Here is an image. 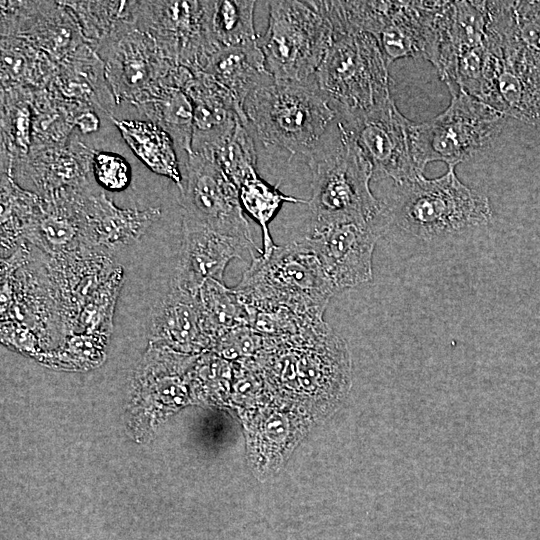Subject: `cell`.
Segmentation results:
<instances>
[{"instance_id": "8", "label": "cell", "mask_w": 540, "mask_h": 540, "mask_svg": "<svg viewBox=\"0 0 540 540\" xmlns=\"http://www.w3.org/2000/svg\"><path fill=\"white\" fill-rule=\"evenodd\" d=\"M448 1H339L344 23L373 35L386 62L422 57L433 63Z\"/></svg>"}, {"instance_id": "12", "label": "cell", "mask_w": 540, "mask_h": 540, "mask_svg": "<svg viewBox=\"0 0 540 540\" xmlns=\"http://www.w3.org/2000/svg\"><path fill=\"white\" fill-rule=\"evenodd\" d=\"M135 26L148 34L171 63L202 71L217 51L205 15V1H141Z\"/></svg>"}, {"instance_id": "22", "label": "cell", "mask_w": 540, "mask_h": 540, "mask_svg": "<svg viewBox=\"0 0 540 540\" xmlns=\"http://www.w3.org/2000/svg\"><path fill=\"white\" fill-rule=\"evenodd\" d=\"M108 116L139 160L154 173L172 180L182 191L183 176L171 136L149 120H119Z\"/></svg>"}, {"instance_id": "3", "label": "cell", "mask_w": 540, "mask_h": 540, "mask_svg": "<svg viewBox=\"0 0 540 540\" xmlns=\"http://www.w3.org/2000/svg\"><path fill=\"white\" fill-rule=\"evenodd\" d=\"M306 157L312 173L310 218L387 222L370 188L372 164L340 121Z\"/></svg>"}, {"instance_id": "2", "label": "cell", "mask_w": 540, "mask_h": 540, "mask_svg": "<svg viewBox=\"0 0 540 540\" xmlns=\"http://www.w3.org/2000/svg\"><path fill=\"white\" fill-rule=\"evenodd\" d=\"M383 213L388 222L425 241L445 239L489 225V198L463 184L454 168L434 179L419 176L397 185Z\"/></svg>"}, {"instance_id": "13", "label": "cell", "mask_w": 540, "mask_h": 540, "mask_svg": "<svg viewBox=\"0 0 540 540\" xmlns=\"http://www.w3.org/2000/svg\"><path fill=\"white\" fill-rule=\"evenodd\" d=\"M104 75L115 100L135 104L178 66L168 61L155 41L135 24L120 26L97 47Z\"/></svg>"}, {"instance_id": "7", "label": "cell", "mask_w": 540, "mask_h": 540, "mask_svg": "<svg viewBox=\"0 0 540 540\" xmlns=\"http://www.w3.org/2000/svg\"><path fill=\"white\" fill-rule=\"evenodd\" d=\"M268 26L258 36L268 73L275 80L314 76L334 40L326 1H267Z\"/></svg>"}, {"instance_id": "27", "label": "cell", "mask_w": 540, "mask_h": 540, "mask_svg": "<svg viewBox=\"0 0 540 540\" xmlns=\"http://www.w3.org/2000/svg\"><path fill=\"white\" fill-rule=\"evenodd\" d=\"M206 327L216 341L225 332L248 326V312L234 289L224 282L207 280L198 292Z\"/></svg>"}, {"instance_id": "17", "label": "cell", "mask_w": 540, "mask_h": 540, "mask_svg": "<svg viewBox=\"0 0 540 540\" xmlns=\"http://www.w3.org/2000/svg\"><path fill=\"white\" fill-rule=\"evenodd\" d=\"M253 248L245 242L218 233L188 217H182V241L173 280L198 294L207 280L223 282L229 262Z\"/></svg>"}, {"instance_id": "23", "label": "cell", "mask_w": 540, "mask_h": 540, "mask_svg": "<svg viewBox=\"0 0 540 540\" xmlns=\"http://www.w3.org/2000/svg\"><path fill=\"white\" fill-rule=\"evenodd\" d=\"M149 121L163 128L175 146L192 153L193 106L187 93L178 85L164 80L136 103Z\"/></svg>"}, {"instance_id": "16", "label": "cell", "mask_w": 540, "mask_h": 540, "mask_svg": "<svg viewBox=\"0 0 540 540\" xmlns=\"http://www.w3.org/2000/svg\"><path fill=\"white\" fill-rule=\"evenodd\" d=\"M79 207L80 245L88 253H111L134 243L160 216L158 208L120 209L88 187L80 194Z\"/></svg>"}, {"instance_id": "28", "label": "cell", "mask_w": 540, "mask_h": 540, "mask_svg": "<svg viewBox=\"0 0 540 540\" xmlns=\"http://www.w3.org/2000/svg\"><path fill=\"white\" fill-rule=\"evenodd\" d=\"M214 156L236 187L257 172V153L248 124L240 121L232 137Z\"/></svg>"}, {"instance_id": "6", "label": "cell", "mask_w": 540, "mask_h": 540, "mask_svg": "<svg viewBox=\"0 0 540 540\" xmlns=\"http://www.w3.org/2000/svg\"><path fill=\"white\" fill-rule=\"evenodd\" d=\"M388 66L373 35L348 30L334 34L313 78L341 118L368 112L392 99Z\"/></svg>"}, {"instance_id": "26", "label": "cell", "mask_w": 540, "mask_h": 540, "mask_svg": "<svg viewBox=\"0 0 540 540\" xmlns=\"http://www.w3.org/2000/svg\"><path fill=\"white\" fill-rule=\"evenodd\" d=\"M239 199L244 213L248 214L262 231L261 256L267 257L275 249L270 234L269 224L281 206L285 203L308 204V200L283 194L276 186L262 179L254 172L237 187Z\"/></svg>"}, {"instance_id": "24", "label": "cell", "mask_w": 540, "mask_h": 540, "mask_svg": "<svg viewBox=\"0 0 540 540\" xmlns=\"http://www.w3.org/2000/svg\"><path fill=\"white\" fill-rule=\"evenodd\" d=\"M488 29L540 65V1H487Z\"/></svg>"}, {"instance_id": "9", "label": "cell", "mask_w": 540, "mask_h": 540, "mask_svg": "<svg viewBox=\"0 0 540 540\" xmlns=\"http://www.w3.org/2000/svg\"><path fill=\"white\" fill-rule=\"evenodd\" d=\"M448 108L435 118L411 125L412 155L418 171L441 161L448 168L474 156L500 133L506 116L484 102L457 90Z\"/></svg>"}, {"instance_id": "25", "label": "cell", "mask_w": 540, "mask_h": 540, "mask_svg": "<svg viewBox=\"0 0 540 540\" xmlns=\"http://www.w3.org/2000/svg\"><path fill=\"white\" fill-rule=\"evenodd\" d=\"M252 0L205 1L210 38L218 49L257 43Z\"/></svg>"}, {"instance_id": "14", "label": "cell", "mask_w": 540, "mask_h": 540, "mask_svg": "<svg viewBox=\"0 0 540 540\" xmlns=\"http://www.w3.org/2000/svg\"><path fill=\"white\" fill-rule=\"evenodd\" d=\"M478 100L526 124L540 125V65L513 43H486Z\"/></svg>"}, {"instance_id": "11", "label": "cell", "mask_w": 540, "mask_h": 540, "mask_svg": "<svg viewBox=\"0 0 540 540\" xmlns=\"http://www.w3.org/2000/svg\"><path fill=\"white\" fill-rule=\"evenodd\" d=\"M180 194L183 216L237 238L261 254V248L253 241L238 189L214 154L192 152L187 156Z\"/></svg>"}, {"instance_id": "15", "label": "cell", "mask_w": 540, "mask_h": 540, "mask_svg": "<svg viewBox=\"0 0 540 540\" xmlns=\"http://www.w3.org/2000/svg\"><path fill=\"white\" fill-rule=\"evenodd\" d=\"M353 136L374 173L390 177L396 185L422 176L414 162L411 125L393 99L364 113L336 118Z\"/></svg>"}, {"instance_id": "21", "label": "cell", "mask_w": 540, "mask_h": 540, "mask_svg": "<svg viewBox=\"0 0 540 540\" xmlns=\"http://www.w3.org/2000/svg\"><path fill=\"white\" fill-rule=\"evenodd\" d=\"M201 72L226 89L242 109L246 98L271 77L258 41L218 49L207 60Z\"/></svg>"}, {"instance_id": "5", "label": "cell", "mask_w": 540, "mask_h": 540, "mask_svg": "<svg viewBox=\"0 0 540 540\" xmlns=\"http://www.w3.org/2000/svg\"><path fill=\"white\" fill-rule=\"evenodd\" d=\"M243 110L265 145L307 156L337 118L336 111L316 85L272 77L245 100Z\"/></svg>"}, {"instance_id": "20", "label": "cell", "mask_w": 540, "mask_h": 540, "mask_svg": "<svg viewBox=\"0 0 540 540\" xmlns=\"http://www.w3.org/2000/svg\"><path fill=\"white\" fill-rule=\"evenodd\" d=\"M303 427L300 420L269 408L248 426V450L255 470L269 474L279 468L300 440Z\"/></svg>"}, {"instance_id": "19", "label": "cell", "mask_w": 540, "mask_h": 540, "mask_svg": "<svg viewBox=\"0 0 540 540\" xmlns=\"http://www.w3.org/2000/svg\"><path fill=\"white\" fill-rule=\"evenodd\" d=\"M147 327L153 339L181 352H198L214 341L206 327L198 294L181 288L173 279L152 308Z\"/></svg>"}, {"instance_id": "29", "label": "cell", "mask_w": 540, "mask_h": 540, "mask_svg": "<svg viewBox=\"0 0 540 540\" xmlns=\"http://www.w3.org/2000/svg\"><path fill=\"white\" fill-rule=\"evenodd\" d=\"M91 172L97 183L109 191H122L131 182V167L120 154L109 151H94L91 157Z\"/></svg>"}, {"instance_id": "30", "label": "cell", "mask_w": 540, "mask_h": 540, "mask_svg": "<svg viewBox=\"0 0 540 540\" xmlns=\"http://www.w3.org/2000/svg\"><path fill=\"white\" fill-rule=\"evenodd\" d=\"M100 120L91 108L81 109L74 120L75 127L82 133H91L98 130Z\"/></svg>"}, {"instance_id": "1", "label": "cell", "mask_w": 540, "mask_h": 540, "mask_svg": "<svg viewBox=\"0 0 540 540\" xmlns=\"http://www.w3.org/2000/svg\"><path fill=\"white\" fill-rule=\"evenodd\" d=\"M269 340L257 355L274 391L310 406L332 407L346 396L351 383L348 348L326 323Z\"/></svg>"}, {"instance_id": "4", "label": "cell", "mask_w": 540, "mask_h": 540, "mask_svg": "<svg viewBox=\"0 0 540 540\" xmlns=\"http://www.w3.org/2000/svg\"><path fill=\"white\" fill-rule=\"evenodd\" d=\"M252 262L234 287L247 310L287 308L301 316L323 319L336 291L316 255L300 240L276 246Z\"/></svg>"}, {"instance_id": "18", "label": "cell", "mask_w": 540, "mask_h": 540, "mask_svg": "<svg viewBox=\"0 0 540 540\" xmlns=\"http://www.w3.org/2000/svg\"><path fill=\"white\" fill-rule=\"evenodd\" d=\"M193 106L192 152L216 153L240 121L249 124L233 96L204 72H193L183 86Z\"/></svg>"}, {"instance_id": "10", "label": "cell", "mask_w": 540, "mask_h": 540, "mask_svg": "<svg viewBox=\"0 0 540 540\" xmlns=\"http://www.w3.org/2000/svg\"><path fill=\"white\" fill-rule=\"evenodd\" d=\"M388 224L310 218L300 240L318 258L336 293L370 282L375 245Z\"/></svg>"}]
</instances>
